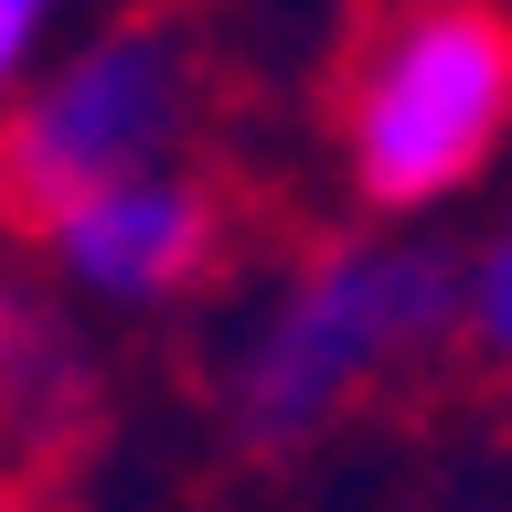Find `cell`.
Wrapping results in <instances>:
<instances>
[{"label":"cell","mask_w":512,"mask_h":512,"mask_svg":"<svg viewBox=\"0 0 512 512\" xmlns=\"http://www.w3.org/2000/svg\"><path fill=\"white\" fill-rule=\"evenodd\" d=\"M512 128V22L480 0H427L374 43L352 86V171L374 203H427L470 182Z\"/></svg>","instance_id":"obj_1"},{"label":"cell","mask_w":512,"mask_h":512,"mask_svg":"<svg viewBox=\"0 0 512 512\" xmlns=\"http://www.w3.org/2000/svg\"><path fill=\"white\" fill-rule=\"evenodd\" d=\"M182 107H192V54L182 43L160 22L107 32L86 64H64L54 86L0 128V224L11 235H54L75 203L139 182L171 150Z\"/></svg>","instance_id":"obj_2"},{"label":"cell","mask_w":512,"mask_h":512,"mask_svg":"<svg viewBox=\"0 0 512 512\" xmlns=\"http://www.w3.org/2000/svg\"><path fill=\"white\" fill-rule=\"evenodd\" d=\"M448 267L438 256H342L320 267L299 299L278 310V331L256 342V374H246V427L267 438H299L310 416H331L342 395L406 363L416 342L448 331Z\"/></svg>","instance_id":"obj_3"},{"label":"cell","mask_w":512,"mask_h":512,"mask_svg":"<svg viewBox=\"0 0 512 512\" xmlns=\"http://www.w3.org/2000/svg\"><path fill=\"white\" fill-rule=\"evenodd\" d=\"M54 246H64V267H86L96 288H139V299H150V288L203 278V256H214V192L139 171V182L75 203V214L54 224Z\"/></svg>","instance_id":"obj_4"},{"label":"cell","mask_w":512,"mask_h":512,"mask_svg":"<svg viewBox=\"0 0 512 512\" xmlns=\"http://www.w3.org/2000/svg\"><path fill=\"white\" fill-rule=\"evenodd\" d=\"M480 342L512 352V246L491 256V278H480Z\"/></svg>","instance_id":"obj_5"},{"label":"cell","mask_w":512,"mask_h":512,"mask_svg":"<svg viewBox=\"0 0 512 512\" xmlns=\"http://www.w3.org/2000/svg\"><path fill=\"white\" fill-rule=\"evenodd\" d=\"M32 22H43V0H0V75H11V54L32 43Z\"/></svg>","instance_id":"obj_6"},{"label":"cell","mask_w":512,"mask_h":512,"mask_svg":"<svg viewBox=\"0 0 512 512\" xmlns=\"http://www.w3.org/2000/svg\"><path fill=\"white\" fill-rule=\"evenodd\" d=\"M0 512H11V491H0Z\"/></svg>","instance_id":"obj_7"}]
</instances>
